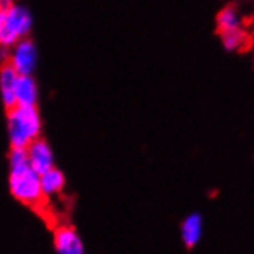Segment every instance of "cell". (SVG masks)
Listing matches in <instances>:
<instances>
[{
	"label": "cell",
	"mask_w": 254,
	"mask_h": 254,
	"mask_svg": "<svg viewBox=\"0 0 254 254\" xmlns=\"http://www.w3.org/2000/svg\"><path fill=\"white\" fill-rule=\"evenodd\" d=\"M9 165V188L14 199H17L37 214L50 230H54L59 223L66 222V219H62V214L51 203L48 194L42 190L40 176L29 167L26 149L11 148Z\"/></svg>",
	"instance_id": "obj_1"
},
{
	"label": "cell",
	"mask_w": 254,
	"mask_h": 254,
	"mask_svg": "<svg viewBox=\"0 0 254 254\" xmlns=\"http://www.w3.org/2000/svg\"><path fill=\"white\" fill-rule=\"evenodd\" d=\"M8 131L11 148L26 149L39 139L42 121L36 105H16L8 110Z\"/></svg>",
	"instance_id": "obj_2"
},
{
	"label": "cell",
	"mask_w": 254,
	"mask_h": 254,
	"mask_svg": "<svg viewBox=\"0 0 254 254\" xmlns=\"http://www.w3.org/2000/svg\"><path fill=\"white\" fill-rule=\"evenodd\" d=\"M31 31V16L25 8L12 5L0 9V48H12Z\"/></svg>",
	"instance_id": "obj_3"
},
{
	"label": "cell",
	"mask_w": 254,
	"mask_h": 254,
	"mask_svg": "<svg viewBox=\"0 0 254 254\" xmlns=\"http://www.w3.org/2000/svg\"><path fill=\"white\" fill-rule=\"evenodd\" d=\"M36 59H37L36 47L28 37L19 40L14 45L12 53H9L8 56L9 64L20 76H31L33 69L36 68Z\"/></svg>",
	"instance_id": "obj_4"
},
{
	"label": "cell",
	"mask_w": 254,
	"mask_h": 254,
	"mask_svg": "<svg viewBox=\"0 0 254 254\" xmlns=\"http://www.w3.org/2000/svg\"><path fill=\"white\" fill-rule=\"evenodd\" d=\"M54 231V247L57 254H83L80 239L69 220L59 223Z\"/></svg>",
	"instance_id": "obj_5"
},
{
	"label": "cell",
	"mask_w": 254,
	"mask_h": 254,
	"mask_svg": "<svg viewBox=\"0 0 254 254\" xmlns=\"http://www.w3.org/2000/svg\"><path fill=\"white\" fill-rule=\"evenodd\" d=\"M26 154H28L29 167H31L39 176L47 173L48 170H51L54 167L51 148L42 137L36 139L31 145L26 148Z\"/></svg>",
	"instance_id": "obj_6"
},
{
	"label": "cell",
	"mask_w": 254,
	"mask_h": 254,
	"mask_svg": "<svg viewBox=\"0 0 254 254\" xmlns=\"http://www.w3.org/2000/svg\"><path fill=\"white\" fill-rule=\"evenodd\" d=\"M17 71L12 68V65L9 64V61L2 62V66H0V91H2V100L3 105L8 110H11L12 107H16V97H14V83H16L17 79Z\"/></svg>",
	"instance_id": "obj_7"
},
{
	"label": "cell",
	"mask_w": 254,
	"mask_h": 254,
	"mask_svg": "<svg viewBox=\"0 0 254 254\" xmlns=\"http://www.w3.org/2000/svg\"><path fill=\"white\" fill-rule=\"evenodd\" d=\"M182 241L187 248H194L202 239L203 234V217L199 213H191L187 216L181 225Z\"/></svg>",
	"instance_id": "obj_8"
},
{
	"label": "cell",
	"mask_w": 254,
	"mask_h": 254,
	"mask_svg": "<svg viewBox=\"0 0 254 254\" xmlns=\"http://www.w3.org/2000/svg\"><path fill=\"white\" fill-rule=\"evenodd\" d=\"M14 97H16V105H36L37 85L31 76L19 74L14 83Z\"/></svg>",
	"instance_id": "obj_9"
},
{
	"label": "cell",
	"mask_w": 254,
	"mask_h": 254,
	"mask_svg": "<svg viewBox=\"0 0 254 254\" xmlns=\"http://www.w3.org/2000/svg\"><path fill=\"white\" fill-rule=\"evenodd\" d=\"M216 26L219 33L242 28V14L239 11V8L233 3L223 6L216 16Z\"/></svg>",
	"instance_id": "obj_10"
},
{
	"label": "cell",
	"mask_w": 254,
	"mask_h": 254,
	"mask_svg": "<svg viewBox=\"0 0 254 254\" xmlns=\"http://www.w3.org/2000/svg\"><path fill=\"white\" fill-rule=\"evenodd\" d=\"M40 185L48 196H51V194H62L65 188V176L62 171L53 167L47 173L40 174Z\"/></svg>",
	"instance_id": "obj_11"
},
{
	"label": "cell",
	"mask_w": 254,
	"mask_h": 254,
	"mask_svg": "<svg viewBox=\"0 0 254 254\" xmlns=\"http://www.w3.org/2000/svg\"><path fill=\"white\" fill-rule=\"evenodd\" d=\"M220 39H222V45L228 53H234L239 51L245 47L247 43V33L244 31L242 28H237V29H231V31H225V33H219Z\"/></svg>",
	"instance_id": "obj_12"
},
{
	"label": "cell",
	"mask_w": 254,
	"mask_h": 254,
	"mask_svg": "<svg viewBox=\"0 0 254 254\" xmlns=\"http://www.w3.org/2000/svg\"><path fill=\"white\" fill-rule=\"evenodd\" d=\"M253 5H254V0H253Z\"/></svg>",
	"instance_id": "obj_13"
}]
</instances>
